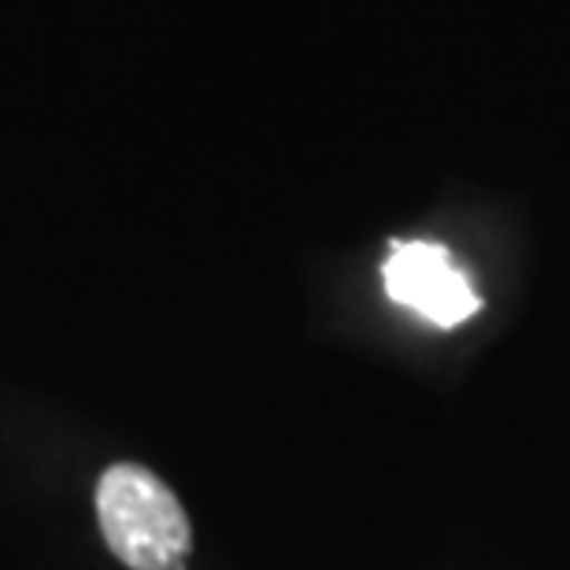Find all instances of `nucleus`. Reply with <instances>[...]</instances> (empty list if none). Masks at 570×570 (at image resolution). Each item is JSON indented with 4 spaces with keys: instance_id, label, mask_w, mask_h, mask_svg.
Wrapping results in <instances>:
<instances>
[{
    "instance_id": "nucleus-2",
    "label": "nucleus",
    "mask_w": 570,
    "mask_h": 570,
    "mask_svg": "<svg viewBox=\"0 0 570 570\" xmlns=\"http://www.w3.org/2000/svg\"><path fill=\"white\" fill-rule=\"evenodd\" d=\"M382 282L396 304L441 330L466 323L482 307V296L474 293L463 267L449 248L433 242H396L382 267Z\"/></svg>"
},
{
    "instance_id": "nucleus-1",
    "label": "nucleus",
    "mask_w": 570,
    "mask_h": 570,
    "mask_svg": "<svg viewBox=\"0 0 570 570\" xmlns=\"http://www.w3.org/2000/svg\"><path fill=\"white\" fill-rule=\"evenodd\" d=\"M97 519L116 560L130 570H186L193 527L178 497L138 463H116L100 474Z\"/></svg>"
}]
</instances>
